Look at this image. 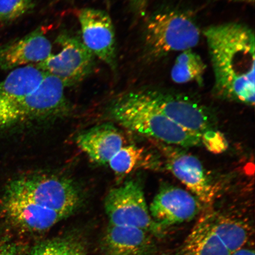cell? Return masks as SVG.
I'll list each match as a JSON object with an SVG mask.
<instances>
[{"mask_svg": "<svg viewBox=\"0 0 255 255\" xmlns=\"http://www.w3.org/2000/svg\"><path fill=\"white\" fill-rule=\"evenodd\" d=\"M56 42L62 50L36 64L44 72L55 76L65 87L79 84L91 74L94 68V55L83 41L68 33H62Z\"/></svg>", "mask_w": 255, "mask_h": 255, "instance_id": "52a82bcc", "label": "cell"}, {"mask_svg": "<svg viewBox=\"0 0 255 255\" xmlns=\"http://www.w3.org/2000/svg\"><path fill=\"white\" fill-rule=\"evenodd\" d=\"M52 46L43 28L0 45V69H14L36 65L52 55Z\"/></svg>", "mask_w": 255, "mask_h": 255, "instance_id": "4fadbf2b", "label": "cell"}, {"mask_svg": "<svg viewBox=\"0 0 255 255\" xmlns=\"http://www.w3.org/2000/svg\"><path fill=\"white\" fill-rule=\"evenodd\" d=\"M230 254L213 231L205 213L185 239L177 255H229Z\"/></svg>", "mask_w": 255, "mask_h": 255, "instance_id": "e0dca14e", "label": "cell"}, {"mask_svg": "<svg viewBox=\"0 0 255 255\" xmlns=\"http://www.w3.org/2000/svg\"><path fill=\"white\" fill-rule=\"evenodd\" d=\"M132 4H134L136 7L142 8L145 5L146 0H131Z\"/></svg>", "mask_w": 255, "mask_h": 255, "instance_id": "484cf974", "label": "cell"}, {"mask_svg": "<svg viewBox=\"0 0 255 255\" xmlns=\"http://www.w3.org/2000/svg\"><path fill=\"white\" fill-rule=\"evenodd\" d=\"M18 255H24V254H20V255H19V253H18Z\"/></svg>", "mask_w": 255, "mask_h": 255, "instance_id": "83f0119b", "label": "cell"}, {"mask_svg": "<svg viewBox=\"0 0 255 255\" xmlns=\"http://www.w3.org/2000/svg\"><path fill=\"white\" fill-rule=\"evenodd\" d=\"M158 142L167 170L187 187L203 206H211L218 189L199 159L178 146Z\"/></svg>", "mask_w": 255, "mask_h": 255, "instance_id": "9c48e42d", "label": "cell"}, {"mask_svg": "<svg viewBox=\"0 0 255 255\" xmlns=\"http://www.w3.org/2000/svg\"><path fill=\"white\" fill-rule=\"evenodd\" d=\"M110 113L120 125L156 141L184 148L202 145L200 136L169 119L145 91L121 96L111 105Z\"/></svg>", "mask_w": 255, "mask_h": 255, "instance_id": "7a4b0ae2", "label": "cell"}, {"mask_svg": "<svg viewBox=\"0 0 255 255\" xmlns=\"http://www.w3.org/2000/svg\"><path fill=\"white\" fill-rule=\"evenodd\" d=\"M206 65L192 49L181 52L177 57L171 72V78L178 84L195 82L203 86Z\"/></svg>", "mask_w": 255, "mask_h": 255, "instance_id": "d6986e66", "label": "cell"}, {"mask_svg": "<svg viewBox=\"0 0 255 255\" xmlns=\"http://www.w3.org/2000/svg\"><path fill=\"white\" fill-rule=\"evenodd\" d=\"M200 39L199 28L184 12H160L153 16L146 25V49L156 57L192 49L198 45Z\"/></svg>", "mask_w": 255, "mask_h": 255, "instance_id": "3957f363", "label": "cell"}, {"mask_svg": "<svg viewBox=\"0 0 255 255\" xmlns=\"http://www.w3.org/2000/svg\"><path fill=\"white\" fill-rule=\"evenodd\" d=\"M82 41L114 71L117 67L116 33L109 14L101 9H81L78 13Z\"/></svg>", "mask_w": 255, "mask_h": 255, "instance_id": "8fae6325", "label": "cell"}, {"mask_svg": "<svg viewBox=\"0 0 255 255\" xmlns=\"http://www.w3.org/2000/svg\"><path fill=\"white\" fill-rule=\"evenodd\" d=\"M202 139L203 144L210 151L221 152L225 151L228 147L225 137L217 130L206 133L202 137Z\"/></svg>", "mask_w": 255, "mask_h": 255, "instance_id": "603a6c76", "label": "cell"}, {"mask_svg": "<svg viewBox=\"0 0 255 255\" xmlns=\"http://www.w3.org/2000/svg\"><path fill=\"white\" fill-rule=\"evenodd\" d=\"M2 203L3 212L11 224L28 232L47 231L67 218L53 210L37 205L7 187Z\"/></svg>", "mask_w": 255, "mask_h": 255, "instance_id": "7c38bea8", "label": "cell"}, {"mask_svg": "<svg viewBox=\"0 0 255 255\" xmlns=\"http://www.w3.org/2000/svg\"><path fill=\"white\" fill-rule=\"evenodd\" d=\"M30 255H85L84 245L72 237L56 238L38 243Z\"/></svg>", "mask_w": 255, "mask_h": 255, "instance_id": "ffe728a7", "label": "cell"}, {"mask_svg": "<svg viewBox=\"0 0 255 255\" xmlns=\"http://www.w3.org/2000/svg\"><path fill=\"white\" fill-rule=\"evenodd\" d=\"M65 85L46 73L36 90L18 101L0 107V129L23 121L52 116L66 107Z\"/></svg>", "mask_w": 255, "mask_h": 255, "instance_id": "5b68a950", "label": "cell"}, {"mask_svg": "<svg viewBox=\"0 0 255 255\" xmlns=\"http://www.w3.org/2000/svg\"><path fill=\"white\" fill-rule=\"evenodd\" d=\"M104 255H154L151 234L142 229L109 225L103 241Z\"/></svg>", "mask_w": 255, "mask_h": 255, "instance_id": "9a60e30c", "label": "cell"}, {"mask_svg": "<svg viewBox=\"0 0 255 255\" xmlns=\"http://www.w3.org/2000/svg\"><path fill=\"white\" fill-rule=\"evenodd\" d=\"M18 253L14 243L0 238V255H18Z\"/></svg>", "mask_w": 255, "mask_h": 255, "instance_id": "cb8c5ba5", "label": "cell"}, {"mask_svg": "<svg viewBox=\"0 0 255 255\" xmlns=\"http://www.w3.org/2000/svg\"><path fill=\"white\" fill-rule=\"evenodd\" d=\"M226 1L232 2L245 3V4L254 5L255 0H226Z\"/></svg>", "mask_w": 255, "mask_h": 255, "instance_id": "4316f807", "label": "cell"}, {"mask_svg": "<svg viewBox=\"0 0 255 255\" xmlns=\"http://www.w3.org/2000/svg\"><path fill=\"white\" fill-rule=\"evenodd\" d=\"M165 116L178 126L201 138L216 130L214 117L208 108L186 96L158 90L145 91Z\"/></svg>", "mask_w": 255, "mask_h": 255, "instance_id": "ba28073f", "label": "cell"}, {"mask_svg": "<svg viewBox=\"0 0 255 255\" xmlns=\"http://www.w3.org/2000/svg\"><path fill=\"white\" fill-rule=\"evenodd\" d=\"M229 255H255V251L251 249L242 248L231 253Z\"/></svg>", "mask_w": 255, "mask_h": 255, "instance_id": "d4e9b609", "label": "cell"}, {"mask_svg": "<svg viewBox=\"0 0 255 255\" xmlns=\"http://www.w3.org/2000/svg\"><path fill=\"white\" fill-rule=\"evenodd\" d=\"M203 206L192 194L181 188L163 184L153 199L149 211L161 231L196 218Z\"/></svg>", "mask_w": 255, "mask_h": 255, "instance_id": "30bf717a", "label": "cell"}, {"mask_svg": "<svg viewBox=\"0 0 255 255\" xmlns=\"http://www.w3.org/2000/svg\"><path fill=\"white\" fill-rule=\"evenodd\" d=\"M110 225L142 229L149 234L161 232L150 215L141 183L126 181L111 190L104 201Z\"/></svg>", "mask_w": 255, "mask_h": 255, "instance_id": "8992f818", "label": "cell"}, {"mask_svg": "<svg viewBox=\"0 0 255 255\" xmlns=\"http://www.w3.org/2000/svg\"><path fill=\"white\" fill-rule=\"evenodd\" d=\"M8 189L45 208L71 215L81 203V195L72 181L54 175L23 177L11 181Z\"/></svg>", "mask_w": 255, "mask_h": 255, "instance_id": "277c9868", "label": "cell"}, {"mask_svg": "<svg viewBox=\"0 0 255 255\" xmlns=\"http://www.w3.org/2000/svg\"><path fill=\"white\" fill-rule=\"evenodd\" d=\"M211 60L217 97L254 107L255 37L247 25L228 23L204 30Z\"/></svg>", "mask_w": 255, "mask_h": 255, "instance_id": "6da1fadb", "label": "cell"}, {"mask_svg": "<svg viewBox=\"0 0 255 255\" xmlns=\"http://www.w3.org/2000/svg\"><path fill=\"white\" fill-rule=\"evenodd\" d=\"M144 151L135 145H124L108 162L114 173L119 176H125L131 173L141 163Z\"/></svg>", "mask_w": 255, "mask_h": 255, "instance_id": "44dd1931", "label": "cell"}, {"mask_svg": "<svg viewBox=\"0 0 255 255\" xmlns=\"http://www.w3.org/2000/svg\"><path fill=\"white\" fill-rule=\"evenodd\" d=\"M213 231L230 253L244 248L250 237L247 223L216 211L205 213Z\"/></svg>", "mask_w": 255, "mask_h": 255, "instance_id": "ac0fdd59", "label": "cell"}, {"mask_svg": "<svg viewBox=\"0 0 255 255\" xmlns=\"http://www.w3.org/2000/svg\"><path fill=\"white\" fill-rule=\"evenodd\" d=\"M76 142L91 160L107 165L124 146L125 139L113 124H104L79 133Z\"/></svg>", "mask_w": 255, "mask_h": 255, "instance_id": "5bb4252c", "label": "cell"}, {"mask_svg": "<svg viewBox=\"0 0 255 255\" xmlns=\"http://www.w3.org/2000/svg\"><path fill=\"white\" fill-rule=\"evenodd\" d=\"M46 73L36 65L14 69L0 81V107L20 100L36 90Z\"/></svg>", "mask_w": 255, "mask_h": 255, "instance_id": "2e32d148", "label": "cell"}, {"mask_svg": "<svg viewBox=\"0 0 255 255\" xmlns=\"http://www.w3.org/2000/svg\"><path fill=\"white\" fill-rule=\"evenodd\" d=\"M34 7L33 0H0V25L12 23Z\"/></svg>", "mask_w": 255, "mask_h": 255, "instance_id": "7402d4cb", "label": "cell"}]
</instances>
